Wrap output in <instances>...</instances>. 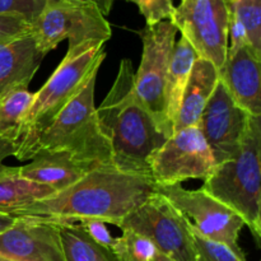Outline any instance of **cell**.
<instances>
[{
    "instance_id": "6",
    "label": "cell",
    "mask_w": 261,
    "mask_h": 261,
    "mask_svg": "<svg viewBox=\"0 0 261 261\" xmlns=\"http://www.w3.org/2000/svg\"><path fill=\"white\" fill-rule=\"evenodd\" d=\"M177 32L171 20L145 25L139 32L143 53L134 75L135 98L168 138L173 132L166 110V81Z\"/></svg>"
},
{
    "instance_id": "8",
    "label": "cell",
    "mask_w": 261,
    "mask_h": 261,
    "mask_svg": "<svg viewBox=\"0 0 261 261\" xmlns=\"http://www.w3.org/2000/svg\"><path fill=\"white\" fill-rule=\"evenodd\" d=\"M191 222L155 191L147 201L127 214L119 224L149 240L157 251L175 261H196Z\"/></svg>"
},
{
    "instance_id": "29",
    "label": "cell",
    "mask_w": 261,
    "mask_h": 261,
    "mask_svg": "<svg viewBox=\"0 0 261 261\" xmlns=\"http://www.w3.org/2000/svg\"><path fill=\"white\" fill-rule=\"evenodd\" d=\"M229 36H231V46H228V50H227V56L233 55L236 51H239L240 48L244 47L245 45H249V42H247L246 31H245L244 25L241 24V22H240V20L237 19V18L234 17L232 13H231V15H229L228 37Z\"/></svg>"
},
{
    "instance_id": "5",
    "label": "cell",
    "mask_w": 261,
    "mask_h": 261,
    "mask_svg": "<svg viewBox=\"0 0 261 261\" xmlns=\"http://www.w3.org/2000/svg\"><path fill=\"white\" fill-rule=\"evenodd\" d=\"M261 119L251 116L239 154L216 167L203 189L239 214L255 241L261 239Z\"/></svg>"
},
{
    "instance_id": "19",
    "label": "cell",
    "mask_w": 261,
    "mask_h": 261,
    "mask_svg": "<svg viewBox=\"0 0 261 261\" xmlns=\"http://www.w3.org/2000/svg\"><path fill=\"white\" fill-rule=\"evenodd\" d=\"M196 59L198 55L193 46L185 37L181 36L180 41H177L173 46L170 66H168L167 81H166V110H167V119L172 126V132L181 99Z\"/></svg>"
},
{
    "instance_id": "21",
    "label": "cell",
    "mask_w": 261,
    "mask_h": 261,
    "mask_svg": "<svg viewBox=\"0 0 261 261\" xmlns=\"http://www.w3.org/2000/svg\"><path fill=\"white\" fill-rule=\"evenodd\" d=\"M33 96L35 93L30 92L27 86H20L0 99V135L17 145L20 127L32 105Z\"/></svg>"
},
{
    "instance_id": "1",
    "label": "cell",
    "mask_w": 261,
    "mask_h": 261,
    "mask_svg": "<svg viewBox=\"0 0 261 261\" xmlns=\"http://www.w3.org/2000/svg\"><path fill=\"white\" fill-rule=\"evenodd\" d=\"M155 191L150 176L101 166L55 195L15 209L10 216H38L69 222L93 218L117 227Z\"/></svg>"
},
{
    "instance_id": "11",
    "label": "cell",
    "mask_w": 261,
    "mask_h": 261,
    "mask_svg": "<svg viewBox=\"0 0 261 261\" xmlns=\"http://www.w3.org/2000/svg\"><path fill=\"white\" fill-rule=\"evenodd\" d=\"M155 185H173L190 178L206 180L217 163L198 126L173 133L148 160Z\"/></svg>"
},
{
    "instance_id": "2",
    "label": "cell",
    "mask_w": 261,
    "mask_h": 261,
    "mask_svg": "<svg viewBox=\"0 0 261 261\" xmlns=\"http://www.w3.org/2000/svg\"><path fill=\"white\" fill-rule=\"evenodd\" d=\"M133 70L132 61L124 59L97 116L110 142L112 165L124 172L150 176L148 160L168 137L135 98Z\"/></svg>"
},
{
    "instance_id": "32",
    "label": "cell",
    "mask_w": 261,
    "mask_h": 261,
    "mask_svg": "<svg viewBox=\"0 0 261 261\" xmlns=\"http://www.w3.org/2000/svg\"><path fill=\"white\" fill-rule=\"evenodd\" d=\"M17 217L10 216V214H5V213H0V233L5 229L9 228L13 223L15 222Z\"/></svg>"
},
{
    "instance_id": "20",
    "label": "cell",
    "mask_w": 261,
    "mask_h": 261,
    "mask_svg": "<svg viewBox=\"0 0 261 261\" xmlns=\"http://www.w3.org/2000/svg\"><path fill=\"white\" fill-rule=\"evenodd\" d=\"M55 221L66 261H121L111 249L96 244L76 222Z\"/></svg>"
},
{
    "instance_id": "16",
    "label": "cell",
    "mask_w": 261,
    "mask_h": 261,
    "mask_svg": "<svg viewBox=\"0 0 261 261\" xmlns=\"http://www.w3.org/2000/svg\"><path fill=\"white\" fill-rule=\"evenodd\" d=\"M43 58L33 32L0 43V99L17 87H28Z\"/></svg>"
},
{
    "instance_id": "28",
    "label": "cell",
    "mask_w": 261,
    "mask_h": 261,
    "mask_svg": "<svg viewBox=\"0 0 261 261\" xmlns=\"http://www.w3.org/2000/svg\"><path fill=\"white\" fill-rule=\"evenodd\" d=\"M79 227L93 240L96 244L101 245V246L107 247V249H112L115 244V239L110 233L109 228L106 227V223L101 219H82V221L76 222Z\"/></svg>"
},
{
    "instance_id": "14",
    "label": "cell",
    "mask_w": 261,
    "mask_h": 261,
    "mask_svg": "<svg viewBox=\"0 0 261 261\" xmlns=\"http://www.w3.org/2000/svg\"><path fill=\"white\" fill-rule=\"evenodd\" d=\"M261 56L250 45H245L218 70V81L234 103L251 116H261Z\"/></svg>"
},
{
    "instance_id": "33",
    "label": "cell",
    "mask_w": 261,
    "mask_h": 261,
    "mask_svg": "<svg viewBox=\"0 0 261 261\" xmlns=\"http://www.w3.org/2000/svg\"><path fill=\"white\" fill-rule=\"evenodd\" d=\"M154 261H175V260L170 259V257L165 256V255H162V254H160V252H158V254H157V256H155Z\"/></svg>"
},
{
    "instance_id": "18",
    "label": "cell",
    "mask_w": 261,
    "mask_h": 261,
    "mask_svg": "<svg viewBox=\"0 0 261 261\" xmlns=\"http://www.w3.org/2000/svg\"><path fill=\"white\" fill-rule=\"evenodd\" d=\"M50 186L25 180L19 175V167H9L0 162V213L12 214L15 209L55 195Z\"/></svg>"
},
{
    "instance_id": "7",
    "label": "cell",
    "mask_w": 261,
    "mask_h": 261,
    "mask_svg": "<svg viewBox=\"0 0 261 261\" xmlns=\"http://www.w3.org/2000/svg\"><path fill=\"white\" fill-rule=\"evenodd\" d=\"M37 47L47 55L61 41L68 40V50L88 42H105L111 38V25L98 8L75 0H48L33 23Z\"/></svg>"
},
{
    "instance_id": "31",
    "label": "cell",
    "mask_w": 261,
    "mask_h": 261,
    "mask_svg": "<svg viewBox=\"0 0 261 261\" xmlns=\"http://www.w3.org/2000/svg\"><path fill=\"white\" fill-rule=\"evenodd\" d=\"M75 2L89 3V4L96 5L102 14L107 15V14H110V12H111L112 5H114L115 0H75Z\"/></svg>"
},
{
    "instance_id": "3",
    "label": "cell",
    "mask_w": 261,
    "mask_h": 261,
    "mask_svg": "<svg viewBox=\"0 0 261 261\" xmlns=\"http://www.w3.org/2000/svg\"><path fill=\"white\" fill-rule=\"evenodd\" d=\"M105 42H88L66 51L60 65L33 96L32 105L19 132L15 157L27 161L28 152L38 135L58 117L64 107L82 91L103 61Z\"/></svg>"
},
{
    "instance_id": "13",
    "label": "cell",
    "mask_w": 261,
    "mask_h": 261,
    "mask_svg": "<svg viewBox=\"0 0 261 261\" xmlns=\"http://www.w3.org/2000/svg\"><path fill=\"white\" fill-rule=\"evenodd\" d=\"M0 256L15 261H66L56 221L20 216L0 233Z\"/></svg>"
},
{
    "instance_id": "17",
    "label": "cell",
    "mask_w": 261,
    "mask_h": 261,
    "mask_svg": "<svg viewBox=\"0 0 261 261\" xmlns=\"http://www.w3.org/2000/svg\"><path fill=\"white\" fill-rule=\"evenodd\" d=\"M217 83L218 70L216 66L205 59H196L173 124V133L185 127L198 126Z\"/></svg>"
},
{
    "instance_id": "35",
    "label": "cell",
    "mask_w": 261,
    "mask_h": 261,
    "mask_svg": "<svg viewBox=\"0 0 261 261\" xmlns=\"http://www.w3.org/2000/svg\"><path fill=\"white\" fill-rule=\"evenodd\" d=\"M0 261H15V260H10V259H7V257L0 256Z\"/></svg>"
},
{
    "instance_id": "25",
    "label": "cell",
    "mask_w": 261,
    "mask_h": 261,
    "mask_svg": "<svg viewBox=\"0 0 261 261\" xmlns=\"http://www.w3.org/2000/svg\"><path fill=\"white\" fill-rule=\"evenodd\" d=\"M138 5L145 18V25H154L162 20H170L175 10L172 0H125Z\"/></svg>"
},
{
    "instance_id": "34",
    "label": "cell",
    "mask_w": 261,
    "mask_h": 261,
    "mask_svg": "<svg viewBox=\"0 0 261 261\" xmlns=\"http://www.w3.org/2000/svg\"><path fill=\"white\" fill-rule=\"evenodd\" d=\"M236 2H239V0H226V3H227V5H228V8L231 7L232 4H234V3Z\"/></svg>"
},
{
    "instance_id": "15",
    "label": "cell",
    "mask_w": 261,
    "mask_h": 261,
    "mask_svg": "<svg viewBox=\"0 0 261 261\" xmlns=\"http://www.w3.org/2000/svg\"><path fill=\"white\" fill-rule=\"evenodd\" d=\"M92 170L94 167L78 160L71 153L58 150L36 154L32 162L19 167V175L32 182L50 186L59 193L78 182Z\"/></svg>"
},
{
    "instance_id": "4",
    "label": "cell",
    "mask_w": 261,
    "mask_h": 261,
    "mask_svg": "<svg viewBox=\"0 0 261 261\" xmlns=\"http://www.w3.org/2000/svg\"><path fill=\"white\" fill-rule=\"evenodd\" d=\"M97 74L98 70L92 74L82 91L38 135L27 160H32L41 152L65 150L94 168L114 166L110 142L102 132L94 106Z\"/></svg>"
},
{
    "instance_id": "30",
    "label": "cell",
    "mask_w": 261,
    "mask_h": 261,
    "mask_svg": "<svg viewBox=\"0 0 261 261\" xmlns=\"http://www.w3.org/2000/svg\"><path fill=\"white\" fill-rule=\"evenodd\" d=\"M15 152H17V144L0 135V162L10 155L15 157Z\"/></svg>"
},
{
    "instance_id": "27",
    "label": "cell",
    "mask_w": 261,
    "mask_h": 261,
    "mask_svg": "<svg viewBox=\"0 0 261 261\" xmlns=\"http://www.w3.org/2000/svg\"><path fill=\"white\" fill-rule=\"evenodd\" d=\"M33 32V23L14 14H0V43L9 42Z\"/></svg>"
},
{
    "instance_id": "12",
    "label": "cell",
    "mask_w": 261,
    "mask_h": 261,
    "mask_svg": "<svg viewBox=\"0 0 261 261\" xmlns=\"http://www.w3.org/2000/svg\"><path fill=\"white\" fill-rule=\"evenodd\" d=\"M250 117L251 115L234 103L218 81L198 124L217 166L239 154Z\"/></svg>"
},
{
    "instance_id": "9",
    "label": "cell",
    "mask_w": 261,
    "mask_h": 261,
    "mask_svg": "<svg viewBox=\"0 0 261 261\" xmlns=\"http://www.w3.org/2000/svg\"><path fill=\"white\" fill-rule=\"evenodd\" d=\"M229 15L226 0H181L170 20L198 58L211 61L219 70L228 50Z\"/></svg>"
},
{
    "instance_id": "26",
    "label": "cell",
    "mask_w": 261,
    "mask_h": 261,
    "mask_svg": "<svg viewBox=\"0 0 261 261\" xmlns=\"http://www.w3.org/2000/svg\"><path fill=\"white\" fill-rule=\"evenodd\" d=\"M48 0H0V14H14L35 23Z\"/></svg>"
},
{
    "instance_id": "24",
    "label": "cell",
    "mask_w": 261,
    "mask_h": 261,
    "mask_svg": "<svg viewBox=\"0 0 261 261\" xmlns=\"http://www.w3.org/2000/svg\"><path fill=\"white\" fill-rule=\"evenodd\" d=\"M190 231L193 236L196 261H247L246 257L237 255L227 245L205 239L196 233L194 229H191V223Z\"/></svg>"
},
{
    "instance_id": "10",
    "label": "cell",
    "mask_w": 261,
    "mask_h": 261,
    "mask_svg": "<svg viewBox=\"0 0 261 261\" xmlns=\"http://www.w3.org/2000/svg\"><path fill=\"white\" fill-rule=\"evenodd\" d=\"M155 190L177 208L189 221L191 229L205 239L222 242L240 256L246 257L239 245V236L245 222L239 214L212 198L203 189L188 190L181 184L155 185Z\"/></svg>"
},
{
    "instance_id": "22",
    "label": "cell",
    "mask_w": 261,
    "mask_h": 261,
    "mask_svg": "<svg viewBox=\"0 0 261 261\" xmlns=\"http://www.w3.org/2000/svg\"><path fill=\"white\" fill-rule=\"evenodd\" d=\"M229 12L244 25L247 42L261 56V0H239L229 7Z\"/></svg>"
},
{
    "instance_id": "23",
    "label": "cell",
    "mask_w": 261,
    "mask_h": 261,
    "mask_svg": "<svg viewBox=\"0 0 261 261\" xmlns=\"http://www.w3.org/2000/svg\"><path fill=\"white\" fill-rule=\"evenodd\" d=\"M112 251L121 261H154L158 251L145 237L133 231H122L121 237L115 239Z\"/></svg>"
}]
</instances>
